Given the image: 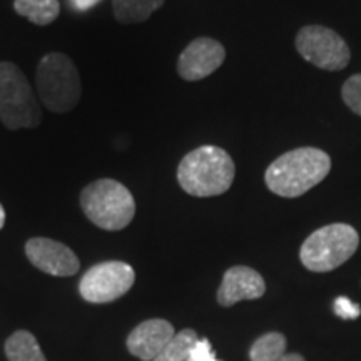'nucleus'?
<instances>
[{
  "label": "nucleus",
  "instance_id": "1",
  "mask_svg": "<svg viewBox=\"0 0 361 361\" xmlns=\"http://www.w3.org/2000/svg\"><path fill=\"white\" fill-rule=\"evenodd\" d=\"M331 169L326 152L316 147L293 149L266 169L264 180L271 192L281 197H300L319 184Z\"/></svg>",
  "mask_w": 361,
  "mask_h": 361
},
{
  "label": "nucleus",
  "instance_id": "2",
  "mask_svg": "<svg viewBox=\"0 0 361 361\" xmlns=\"http://www.w3.org/2000/svg\"><path fill=\"white\" fill-rule=\"evenodd\" d=\"M234 174V162L224 149L201 146L179 162L178 183L191 196L213 197L231 188Z\"/></svg>",
  "mask_w": 361,
  "mask_h": 361
},
{
  "label": "nucleus",
  "instance_id": "3",
  "mask_svg": "<svg viewBox=\"0 0 361 361\" xmlns=\"http://www.w3.org/2000/svg\"><path fill=\"white\" fill-rule=\"evenodd\" d=\"M80 206L92 224L106 231H121L133 223L135 201L128 188L114 179H97L80 192Z\"/></svg>",
  "mask_w": 361,
  "mask_h": 361
},
{
  "label": "nucleus",
  "instance_id": "4",
  "mask_svg": "<svg viewBox=\"0 0 361 361\" xmlns=\"http://www.w3.org/2000/svg\"><path fill=\"white\" fill-rule=\"evenodd\" d=\"M40 102L51 112L64 114L78 106L82 94L79 71L71 57L61 52L45 54L37 66Z\"/></svg>",
  "mask_w": 361,
  "mask_h": 361
},
{
  "label": "nucleus",
  "instance_id": "5",
  "mask_svg": "<svg viewBox=\"0 0 361 361\" xmlns=\"http://www.w3.org/2000/svg\"><path fill=\"white\" fill-rule=\"evenodd\" d=\"M0 121L11 130L32 129L42 112L29 80L12 62H0Z\"/></svg>",
  "mask_w": 361,
  "mask_h": 361
},
{
  "label": "nucleus",
  "instance_id": "6",
  "mask_svg": "<svg viewBox=\"0 0 361 361\" xmlns=\"http://www.w3.org/2000/svg\"><path fill=\"white\" fill-rule=\"evenodd\" d=\"M360 236L350 224H328L319 228L303 243L301 263L314 273H328L346 263L358 250Z\"/></svg>",
  "mask_w": 361,
  "mask_h": 361
},
{
  "label": "nucleus",
  "instance_id": "7",
  "mask_svg": "<svg viewBox=\"0 0 361 361\" xmlns=\"http://www.w3.org/2000/svg\"><path fill=\"white\" fill-rule=\"evenodd\" d=\"M296 49L305 61L323 71H341L350 62L348 44L335 30L306 25L296 35Z\"/></svg>",
  "mask_w": 361,
  "mask_h": 361
},
{
  "label": "nucleus",
  "instance_id": "8",
  "mask_svg": "<svg viewBox=\"0 0 361 361\" xmlns=\"http://www.w3.org/2000/svg\"><path fill=\"white\" fill-rule=\"evenodd\" d=\"M134 281L133 266L124 261H104L84 274L79 283V293L89 303H111L123 298Z\"/></svg>",
  "mask_w": 361,
  "mask_h": 361
},
{
  "label": "nucleus",
  "instance_id": "9",
  "mask_svg": "<svg viewBox=\"0 0 361 361\" xmlns=\"http://www.w3.org/2000/svg\"><path fill=\"white\" fill-rule=\"evenodd\" d=\"M25 255L35 268L51 276H74L80 268L75 252L62 243L49 238H32L27 241Z\"/></svg>",
  "mask_w": 361,
  "mask_h": 361
},
{
  "label": "nucleus",
  "instance_id": "10",
  "mask_svg": "<svg viewBox=\"0 0 361 361\" xmlns=\"http://www.w3.org/2000/svg\"><path fill=\"white\" fill-rule=\"evenodd\" d=\"M226 59L223 44L209 37L192 40L178 61V72L184 80H201L218 71Z\"/></svg>",
  "mask_w": 361,
  "mask_h": 361
},
{
  "label": "nucleus",
  "instance_id": "11",
  "mask_svg": "<svg viewBox=\"0 0 361 361\" xmlns=\"http://www.w3.org/2000/svg\"><path fill=\"white\" fill-rule=\"evenodd\" d=\"M266 293L264 279L258 271L247 266H233L224 273L218 290V303L229 306L245 300H258Z\"/></svg>",
  "mask_w": 361,
  "mask_h": 361
},
{
  "label": "nucleus",
  "instance_id": "12",
  "mask_svg": "<svg viewBox=\"0 0 361 361\" xmlns=\"http://www.w3.org/2000/svg\"><path fill=\"white\" fill-rule=\"evenodd\" d=\"M174 335V326L166 319H147L130 331L128 336V350L139 360L152 361Z\"/></svg>",
  "mask_w": 361,
  "mask_h": 361
},
{
  "label": "nucleus",
  "instance_id": "13",
  "mask_svg": "<svg viewBox=\"0 0 361 361\" xmlns=\"http://www.w3.org/2000/svg\"><path fill=\"white\" fill-rule=\"evenodd\" d=\"M13 8L35 25H49L61 13L59 0H13Z\"/></svg>",
  "mask_w": 361,
  "mask_h": 361
},
{
  "label": "nucleus",
  "instance_id": "14",
  "mask_svg": "<svg viewBox=\"0 0 361 361\" xmlns=\"http://www.w3.org/2000/svg\"><path fill=\"white\" fill-rule=\"evenodd\" d=\"M162 4L164 0H112V11L121 24H135L147 20Z\"/></svg>",
  "mask_w": 361,
  "mask_h": 361
},
{
  "label": "nucleus",
  "instance_id": "15",
  "mask_svg": "<svg viewBox=\"0 0 361 361\" xmlns=\"http://www.w3.org/2000/svg\"><path fill=\"white\" fill-rule=\"evenodd\" d=\"M8 361H47L32 333L20 329L6 341Z\"/></svg>",
  "mask_w": 361,
  "mask_h": 361
},
{
  "label": "nucleus",
  "instance_id": "16",
  "mask_svg": "<svg viewBox=\"0 0 361 361\" xmlns=\"http://www.w3.org/2000/svg\"><path fill=\"white\" fill-rule=\"evenodd\" d=\"M197 341L200 338L194 329H183L171 338V341L152 361H188Z\"/></svg>",
  "mask_w": 361,
  "mask_h": 361
},
{
  "label": "nucleus",
  "instance_id": "17",
  "mask_svg": "<svg viewBox=\"0 0 361 361\" xmlns=\"http://www.w3.org/2000/svg\"><path fill=\"white\" fill-rule=\"evenodd\" d=\"M286 353V338L281 333H266L251 346V361H278Z\"/></svg>",
  "mask_w": 361,
  "mask_h": 361
},
{
  "label": "nucleus",
  "instance_id": "18",
  "mask_svg": "<svg viewBox=\"0 0 361 361\" xmlns=\"http://www.w3.org/2000/svg\"><path fill=\"white\" fill-rule=\"evenodd\" d=\"M343 101L355 114L361 116V74L351 75L343 85Z\"/></svg>",
  "mask_w": 361,
  "mask_h": 361
},
{
  "label": "nucleus",
  "instance_id": "19",
  "mask_svg": "<svg viewBox=\"0 0 361 361\" xmlns=\"http://www.w3.org/2000/svg\"><path fill=\"white\" fill-rule=\"evenodd\" d=\"M333 308H335V313L343 319H356L361 314L360 306L345 296L336 298L335 306H333Z\"/></svg>",
  "mask_w": 361,
  "mask_h": 361
},
{
  "label": "nucleus",
  "instance_id": "20",
  "mask_svg": "<svg viewBox=\"0 0 361 361\" xmlns=\"http://www.w3.org/2000/svg\"><path fill=\"white\" fill-rule=\"evenodd\" d=\"M188 361H219V360H216L214 351L211 348V343L207 340H200L196 343V346L192 348Z\"/></svg>",
  "mask_w": 361,
  "mask_h": 361
},
{
  "label": "nucleus",
  "instance_id": "21",
  "mask_svg": "<svg viewBox=\"0 0 361 361\" xmlns=\"http://www.w3.org/2000/svg\"><path fill=\"white\" fill-rule=\"evenodd\" d=\"M72 2H74V6L80 8V11H85V8L96 6L99 0H72Z\"/></svg>",
  "mask_w": 361,
  "mask_h": 361
},
{
  "label": "nucleus",
  "instance_id": "22",
  "mask_svg": "<svg viewBox=\"0 0 361 361\" xmlns=\"http://www.w3.org/2000/svg\"><path fill=\"white\" fill-rule=\"evenodd\" d=\"M278 361H305V358L301 355H298V353H290V355L284 353Z\"/></svg>",
  "mask_w": 361,
  "mask_h": 361
},
{
  "label": "nucleus",
  "instance_id": "23",
  "mask_svg": "<svg viewBox=\"0 0 361 361\" xmlns=\"http://www.w3.org/2000/svg\"><path fill=\"white\" fill-rule=\"evenodd\" d=\"M4 224H6V211H4L2 204H0V229L4 228Z\"/></svg>",
  "mask_w": 361,
  "mask_h": 361
}]
</instances>
